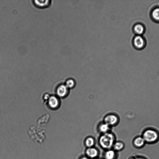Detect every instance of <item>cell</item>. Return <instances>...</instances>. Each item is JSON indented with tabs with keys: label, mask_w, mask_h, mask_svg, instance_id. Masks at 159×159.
<instances>
[{
	"label": "cell",
	"mask_w": 159,
	"mask_h": 159,
	"mask_svg": "<svg viewBox=\"0 0 159 159\" xmlns=\"http://www.w3.org/2000/svg\"><path fill=\"white\" fill-rule=\"evenodd\" d=\"M116 141L115 135L108 132L102 134L99 138L98 143L101 148L106 150L112 149Z\"/></svg>",
	"instance_id": "6da1fadb"
},
{
	"label": "cell",
	"mask_w": 159,
	"mask_h": 159,
	"mask_svg": "<svg viewBox=\"0 0 159 159\" xmlns=\"http://www.w3.org/2000/svg\"><path fill=\"white\" fill-rule=\"evenodd\" d=\"M146 28L145 25L141 22H137L133 25L132 30L136 35H143L145 32Z\"/></svg>",
	"instance_id": "277c9868"
},
{
	"label": "cell",
	"mask_w": 159,
	"mask_h": 159,
	"mask_svg": "<svg viewBox=\"0 0 159 159\" xmlns=\"http://www.w3.org/2000/svg\"><path fill=\"white\" fill-rule=\"evenodd\" d=\"M147 40L143 35H135L132 40V44L133 47L138 50L144 49L147 45Z\"/></svg>",
	"instance_id": "3957f363"
},
{
	"label": "cell",
	"mask_w": 159,
	"mask_h": 159,
	"mask_svg": "<svg viewBox=\"0 0 159 159\" xmlns=\"http://www.w3.org/2000/svg\"><path fill=\"white\" fill-rule=\"evenodd\" d=\"M85 156L90 159H94L97 158L99 155L98 149L94 147L87 148L85 151Z\"/></svg>",
	"instance_id": "52a82bcc"
},
{
	"label": "cell",
	"mask_w": 159,
	"mask_h": 159,
	"mask_svg": "<svg viewBox=\"0 0 159 159\" xmlns=\"http://www.w3.org/2000/svg\"><path fill=\"white\" fill-rule=\"evenodd\" d=\"M59 101L57 97L52 96L49 98L48 104L50 107L52 109L57 108L59 105Z\"/></svg>",
	"instance_id": "30bf717a"
},
{
	"label": "cell",
	"mask_w": 159,
	"mask_h": 159,
	"mask_svg": "<svg viewBox=\"0 0 159 159\" xmlns=\"http://www.w3.org/2000/svg\"><path fill=\"white\" fill-rule=\"evenodd\" d=\"M142 136L146 143H152L158 140L159 138V133L156 129L149 127L144 130Z\"/></svg>",
	"instance_id": "7a4b0ae2"
},
{
	"label": "cell",
	"mask_w": 159,
	"mask_h": 159,
	"mask_svg": "<svg viewBox=\"0 0 159 159\" xmlns=\"http://www.w3.org/2000/svg\"><path fill=\"white\" fill-rule=\"evenodd\" d=\"M118 117L113 114L108 115L104 118L105 123L110 126L116 124L118 122Z\"/></svg>",
	"instance_id": "ba28073f"
},
{
	"label": "cell",
	"mask_w": 159,
	"mask_h": 159,
	"mask_svg": "<svg viewBox=\"0 0 159 159\" xmlns=\"http://www.w3.org/2000/svg\"><path fill=\"white\" fill-rule=\"evenodd\" d=\"M133 159H146L145 158H144L143 157H134V158Z\"/></svg>",
	"instance_id": "ac0fdd59"
},
{
	"label": "cell",
	"mask_w": 159,
	"mask_h": 159,
	"mask_svg": "<svg viewBox=\"0 0 159 159\" xmlns=\"http://www.w3.org/2000/svg\"><path fill=\"white\" fill-rule=\"evenodd\" d=\"M65 85L68 88H71L75 85L74 81L72 79H70L67 80Z\"/></svg>",
	"instance_id": "2e32d148"
},
{
	"label": "cell",
	"mask_w": 159,
	"mask_h": 159,
	"mask_svg": "<svg viewBox=\"0 0 159 159\" xmlns=\"http://www.w3.org/2000/svg\"><path fill=\"white\" fill-rule=\"evenodd\" d=\"M84 143L87 148H89L94 147L95 141L93 137H88L85 139Z\"/></svg>",
	"instance_id": "5bb4252c"
},
{
	"label": "cell",
	"mask_w": 159,
	"mask_h": 159,
	"mask_svg": "<svg viewBox=\"0 0 159 159\" xmlns=\"http://www.w3.org/2000/svg\"><path fill=\"white\" fill-rule=\"evenodd\" d=\"M149 15L153 21L159 23V6H156L152 7L149 11Z\"/></svg>",
	"instance_id": "8992f818"
},
{
	"label": "cell",
	"mask_w": 159,
	"mask_h": 159,
	"mask_svg": "<svg viewBox=\"0 0 159 159\" xmlns=\"http://www.w3.org/2000/svg\"><path fill=\"white\" fill-rule=\"evenodd\" d=\"M116 154V152L112 149L107 150L103 155L104 159H115Z\"/></svg>",
	"instance_id": "7c38bea8"
},
{
	"label": "cell",
	"mask_w": 159,
	"mask_h": 159,
	"mask_svg": "<svg viewBox=\"0 0 159 159\" xmlns=\"http://www.w3.org/2000/svg\"><path fill=\"white\" fill-rule=\"evenodd\" d=\"M94 159H102L97 157V158H95Z\"/></svg>",
	"instance_id": "d6986e66"
},
{
	"label": "cell",
	"mask_w": 159,
	"mask_h": 159,
	"mask_svg": "<svg viewBox=\"0 0 159 159\" xmlns=\"http://www.w3.org/2000/svg\"><path fill=\"white\" fill-rule=\"evenodd\" d=\"M80 159H90L86 156L81 157Z\"/></svg>",
	"instance_id": "e0dca14e"
},
{
	"label": "cell",
	"mask_w": 159,
	"mask_h": 159,
	"mask_svg": "<svg viewBox=\"0 0 159 159\" xmlns=\"http://www.w3.org/2000/svg\"><path fill=\"white\" fill-rule=\"evenodd\" d=\"M68 88L65 85L61 84L57 88L56 93L57 95L61 98L66 96L68 93Z\"/></svg>",
	"instance_id": "9c48e42d"
},
{
	"label": "cell",
	"mask_w": 159,
	"mask_h": 159,
	"mask_svg": "<svg viewBox=\"0 0 159 159\" xmlns=\"http://www.w3.org/2000/svg\"><path fill=\"white\" fill-rule=\"evenodd\" d=\"M133 144L137 148H141L144 146L146 142L142 136H139L134 139Z\"/></svg>",
	"instance_id": "8fae6325"
},
{
	"label": "cell",
	"mask_w": 159,
	"mask_h": 159,
	"mask_svg": "<svg viewBox=\"0 0 159 159\" xmlns=\"http://www.w3.org/2000/svg\"><path fill=\"white\" fill-rule=\"evenodd\" d=\"M33 5L36 8L39 9H44L50 6L52 1L50 0H32Z\"/></svg>",
	"instance_id": "5b68a950"
},
{
	"label": "cell",
	"mask_w": 159,
	"mask_h": 159,
	"mask_svg": "<svg viewBox=\"0 0 159 159\" xmlns=\"http://www.w3.org/2000/svg\"><path fill=\"white\" fill-rule=\"evenodd\" d=\"M125 147V144L124 143L121 141H116L114 143L112 149L116 152L120 151L123 150Z\"/></svg>",
	"instance_id": "4fadbf2b"
},
{
	"label": "cell",
	"mask_w": 159,
	"mask_h": 159,
	"mask_svg": "<svg viewBox=\"0 0 159 159\" xmlns=\"http://www.w3.org/2000/svg\"><path fill=\"white\" fill-rule=\"evenodd\" d=\"M110 129V126L105 122L100 124L98 127L99 131L102 134L109 132Z\"/></svg>",
	"instance_id": "9a60e30c"
}]
</instances>
